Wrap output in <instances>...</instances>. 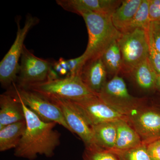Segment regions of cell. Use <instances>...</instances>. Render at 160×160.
I'll list each match as a JSON object with an SVG mask.
<instances>
[{"mask_svg":"<svg viewBox=\"0 0 160 160\" xmlns=\"http://www.w3.org/2000/svg\"><path fill=\"white\" fill-rule=\"evenodd\" d=\"M25 89L36 92L48 100L61 99L77 101L98 96L85 85L80 75L68 76L64 78L49 79Z\"/></svg>","mask_w":160,"mask_h":160,"instance_id":"cell-3","label":"cell"},{"mask_svg":"<svg viewBox=\"0 0 160 160\" xmlns=\"http://www.w3.org/2000/svg\"><path fill=\"white\" fill-rule=\"evenodd\" d=\"M49 100L59 107L67 125L71 129L72 133L78 135L82 139L85 145V149H102L97 143L91 126L71 101L61 99Z\"/></svg>","mask_w":160,"mask_h":160,"instance_id":"cell-10","label":"cell"},{"mask_svg":"<svg viewBox=\"0 0 160 160\" xmlns=\"http://www.w3.org/2000/svg\"><path fill=\"white\" fill-rule=\"evenodd\" d=\"M83 160H118L113 153L102 149L89 150L85 149Z\"/></svg>","mask_w":160,"mask_h":160,"instance_id":"cell-23","label":"cell"},{"mask_svg":"<svg viewBox=\"0 0 160 160\" xmlns=\"http://www.w3.org/2000/svg\"><path fill=\"white\" fill-rule=\"evenodd\" d=\"M117 135L115 146L113 150H129L143 144L139 135L127 120H120L117 122Z\"/></svg>","mask_w":160,"mask_h":160,"instance_id":"cell-15","label":"cell"},{"mask_svg":"<svg viewBox=\"0 0 160 160\" xmlns=\"http://www.w3.org/2000/svg\"><path fill=\"white\" fill-rule=\"evenodd\" d=\"M25 120L21 103L8 92L0 96V129L10 124Z\"/></svg>","mask_w":160,"mask_h":160,"instance_id":"cell-14","label":"cell"},{"mask_svg":"<svg viewBox=\"0 0 160 160\" xmlns=\"http://www.w3.org/2000/svg\"><path fill=\"white\" fill-rule=\"evenodd\" d=\"M16 98L22 107L26 127L14 149L15 156L29 160L35 159L38 155L47 158L53 156L60 143V133L54 129L56 123L43 121L22 101Z\"/></svg>","mask_w":160,"mask_h":160,"instance_id":"cell-1","label":"cell"},{"mask_svg":"<svg viewBox=\"0 0 160 160\" xmlns=\"http://www.w3.org/2000/svg\"><path fill=\"white\" fill-rule=\"evenodd\" d=\"M71 102L91 127L103 123L127 120V117L107 105L98 96Z\"/></svg>","mask_w":160,"mask_h":160,"instance_id":"cell-9","label":"cell"},{"mask_svg":"<svg viewBox=\"0 0 160 160\" xmlns=\"http://www.w3.org/2000/svg\"><path fill=\"white\" fill-rule=\"evenodd\" d=\"M26 120L6 126L0 129V151L15 149L26 130Z\"/></svg>","mask_w":160,"mask_h":160,"instance_id":"cell-16","label":"cell"},{"mask_svg":"<svg viewBox=\"0 0 160 160\" xmlns=\"http://www.w3.org/2000/svg\"><path fill=\"white\" fill-rule=\"evenodd\" d=\"M108 73L102 58L88 61L84 65L80 76L92 92L98 95L107 82Z\"/></svg>","mask_w":160,"mask_h":160,"instance_id":"cell-13","label":"cell"},{"mask_svg":"<svg viewBox=\"0 0 160 160\" xmlns=\"http://www.w3.org/2000/svg\"><path fill=\"white\" fill-rule=\"evenodd\" d=\"M52 63L34 55L24 46L17 77L18 87L26 89L51 78Z\"/></svg>","mask_w":160,"mask_h":160,"instance_id":"cell-8","label":"cell"},{"mask_svg":"<svg viewBox=\"0 0 160 160\" xmlns=\"http://www.w3.org/2000/svg\"><path fill=\"white\" fill-rule=\"evenodd\" d=\"M53 66H54L55 70L57 71L61 74H66L68 72V71H67L66 69H64L62 67L58 62L55 63Z\"/></svg>","mask_w":160,"mask_h":160,"instance_id":"cell-28","label":"cell"},{"mask_svg":"<svg viewBox=\"0 0 160 160\" xmlns=\"http://www.w3.org/2000/svg\"><path fill=\"white\" fill-rule=\"evenodd\" d=\"M38 21L36 18L29 15L26 18L22 28L18 23L15 40L0 63V82L3 87H9L17 79L20 67L19 62L25 46L24 41L30 29L38 23Z\"/></svg>","mask_w":160,"mask_h":160,"instance_id":"cell-5","label":"cell"},{"mask_svg":"<svg viewBox=\"0 0 160 160\" xmlns=\"http://www.w3.org/2000/svg\"><path fill=\"white\" fill-rule=\"evenodd\" d=\"M117 0H57L59 6L66 11L81 14L86 12L112 16L122 3Z\"/></svg>","mask_w":160,"mask_h":160,"instance_id":"cell-12","label":"cell"},{"mask_svg":"<svg viewBox=\"0 0 160 160\" xmlns=\"http://www.w3.org/2000/svg\"><path fill=\"white\" fill-rule=\"evenodd\" d=\"M109 151L115 155L118 160H151L147 152L146 145L144 143L129 150H112Z\"/></svg>","mask_w":160,"mask_h":160,"instance_id":"cell-22","label":"cell"},{"mask_svg":"<svg viewBox=\"0 0 160 160\" xmlns=\"http://www.w3.org/2000/svg\"><path fill=\"white\" fill-rule=\"evenodd\" d=\"M58 62L60 63V65L63 68L66 69L67 71H69V64H68L67 61H66L62 58H61L59 60Z\"/></svg>","mask_w":160,"mask_h":160,"instance_id":"cell-29","label":"cell"},{"mask_svg":"<svg viewBox=\"0 0 160 160\" xmlns=\"http://www.w3.org/2000/svg\"><path fill=\"white\" fill-rule=\"evenodd\" d=\"M149 15L151 22H160V0H149Z\"/></svg>","mask_w":160,"mask_h":160,"instance_id":"cell-27","label":"cell"},{"mask_svg":"<svg viewBox=\"0 0 160 160\" xmlns=\"http://www.w3.org/2000/svg\"><path fill=\"white\" fill-rule=\"evenodd\" d=\"M142 0L122 1L111 16L115 27L120 32L129 25L134 17Z\"/></svg>","mask_w":160,"mask_h":160,"instance_id":"cell-17","label":"cell"},{"mask_svg":"<svg viewBox=\"0 0 160 160\" xmlns=\"http://www.w3.org/2000/svg\"><path fill=\"white\" fill-rule=\"evenodd\" d=\"M146 149L151 160H160V138L146 144Z\"/></svg>","mask_w":160,"mask_h":160,"instance_id":"cell-26","label":"cell"},{"mask_svg":"<svg viewBox=\"0 0 160 160\" xmlns=\"http://www.w3.org/2000/svg\"><path fill=\"white\" fill-rule=\"evenodd\" d=\"M149 39V59L158 76L160 75V52L157 50L151 39L148 35Z\"/></svg>","mask_w":160,"mask_h":160,"instance_id":"cell-24","label":"cell"},{"mask_svg":"<svg viewBox=\"0 0 160 160\" xmlns=\"http://www.w3.org/2000/svg\"><path fill=\"white\" fill-rule=\"evenodd\" d=\"M151 21L149 15V0H142L134 17L121 32L132 31L137 28L148 30Z\"/></svg>","mask_w":160,"mask_h":160,"instance_id":"cell-21","label":"cell"},{"mask_svg":"<svg viewBox=\"0 0 160 160\" xmlns=\"http://www.w3.org/2000/svg\"><path fill=\"white\" fill-rule=\"evenodd\" d=\"M82 16L86 23L89 40L84 54L87 62L101 57L108 46L117 40L121 32L116 28L111 16L86 12Z\"/></svg>","mask_w":160,"mask_h":160,"instance_id":"cell-2","label":"cell"},{"mask_svg":"<svg viewBox=\"0 0 160 160\" xmlns=\"http://www.w3.org/2000/svg\"><path fill=\"white\" fill-rule=\"evenodd\" d=\"M131 73L136 82L142 89L151 90L156 88L158 76L149 58L137 66Z\"/></svg>","mask_w":160,"mask_h":160,"instance_id":"cell-19","label":"cell"},{"mask_svg":"<svg viewBox=\"0 0 160 160\" xmlns=\"http://www.w3.org/2000/svg\"><path fill=\"white\" fill-rule=\"evenodd\" d=\"M98 96L107 105L127 117L135 109L144 105L143 99L129 93L125 81L118 75L106 82Z\"/></svg>","mask_w":160,"mask_h":160,"instance_id":"cell-7","label":"cell"},{"mask_svg":"<svg viewBox=\"0 0 160 160\" xmlns=\"http://www.w3.org/2000/svg\"><path fill=\"white\" fill-rule=\"evenodd\" d=\"M128 122L146 144L160 138V113L145 105L127 116Z\"/></svg>","mask_w":160,"mask_h":160,"instance_id":"cell-11","label":"cell"},{"mask_svg":"<svg viewBox=\"0 0 160 160\" xmlns=\"http://www.w3.org/2000/svg\"><path fill=\"white\" fill-rule=\"evenodd\" d=\"M8 93L21 100L43 121L59 124L72 132L59 107L36 92L14 85Z\"/></svg>","mask_w":160,"mask_h":160,"instance_id":"cell-6","label":"cell"},{"mask_svg":"<svg viewBox=\"0 0 160 160\" xmlns=\"http://www.w3.org/2000/svg\"><path fill=\"white\" fill-rule=\"evenodd\" d=\"M101 58L108 73L116 75L122 70V59L117 40L108 46Z\"/></svg>","mask_w":160,"mask_h":160,"instance_id":"cell-20","label":"cell"},{"mask_svg":"<svg viewBox=\"0 0 160 160\" xmlns=\"http://www.w3.org/2000/svg\"><path fill=\"white\" fill-rule=\"evenodd\" d=\"M148 32L154 47L160 52V22H151Z\"/></svg>","mask_w":160,"mask_h":160,"instance_id":"cell-25","label":"cell"},{"mask_svg":"<svg viewBox=\"0 0 160 160\" xmlns=\"http://www.w3.org/2000/svg\"><path fill=\"white\" fill-rule=\"evenodd\" d=\"M156 88L160 91V75L158 76L156 82Z\"/></svg>","mask_w":160,"mask_h":160,"instance_id":"cell-30","label":"cell"},{"mask_svg":"<svg viewBox=\"0 0 160 160\" xmlns=\"http://www.w3.org/2000/svg\"><path fill=\"white\" fill-rule=\"evenodd\" d=\"M148 30L137 28L121 32L117 42L122 59V70L127 73H131L137 66L148 58Z\"/></svg>","mask_w":160,"mask_h":160,"instance_id":"cell-4","label":"cell"},{"mask_svg":"<svg viewBox=\"0 0 160 160\" xmlns=\"http://www.w3.org/2000/svg\"><path fill=\"white\" fill-rule=\"evenodd\" d=\"M91 128L100 148L108 151L114 149L117 135V122L102 123Z\"/></svg>","mask_w":160,"mask_h":160,"instance_id":"cell-18","label":"cell"}]
</instances>
